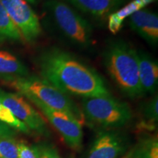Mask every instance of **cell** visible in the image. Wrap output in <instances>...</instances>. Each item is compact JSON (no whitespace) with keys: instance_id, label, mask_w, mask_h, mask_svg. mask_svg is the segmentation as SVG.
<instances>
[{"instance_id":"obj_17","label":"cell","mask_w":158,"mask_h":158,"mask_svg":"<svg viewBox=\"0 0 158 158\" xmlns=\"http://www.w3.org/2000/svg\"><path fill=\"white\" fill-rule=\"evenodd\" d=\"M142 121L140 123V128L143 130H153L158 120V98L156 95L151 100L145 102L141 111Z\"/></svg>"},{"instance_id":"obj_2","label":"cell","mask_w":158,"mask_h":158,"mask_svg":"<svg viewBox=\"0 0 158 158\" xmlns=\"http://www.w3.org/2000/svg\"><path fill=\"white\" fill-rule=\"evenodd\" d=\"M108 75L122 92L130 98L143 95L139 81L138 51L122 40L112 43L104 54Z\"/></svg>"},{"instance_id":"obj_8","label":"cell","mask_w":158,"mask_h":158,"mask_svg":"<svg viewBox=\"0 0 158 158\" xmlns=\"http://www.w3.org/2000/svg\"><path fill=\"white\" fill-rule=\"evenodd\" d=\"M0 102L8 108L30 131L44 137H50L51 132L45 119L24 97L19 93L6 92L0 88Z\"/></svg>"},{"instance_id":"obj_21","label":"cell","mask_w":158,"mask_h":158,"mask_svg":"<svg viewBox=\"0 0 158 158\" xmlns=\"http://www.w3.org/2000/svg\"><path fill=\"white\" fill-rule=\"evenodd\" d=\"M19 158H37L32 147H29L23 142L18 143Z\"/></svg>"},{"instance_id":"obj_7","label":"cell","mask_w":158,"mask_h":158,"mask_svg":"<svg viewBox=\"0 0 158 158\" xmlns=\"http://www.w3.org/2000/svg\"><path fill=\"white\" fill-rule=\"evenodd\" d=\"M10 19L26 43H35L42 35L38 16L25 0H0Z\"/></svg>"},{"instance_id":"obj_16","label":"cell","mask_w":158,"mask_h":158,"mask_svg":"<svg viewBox=\"0 0 158 158\" xmlns=\"http://www.w3.org/2000/svg\"><path fill=\"white\" fill-rule=\"evenodd\" d=\"M129 158H158L157 135L142 138L133 151L127 155Z\"/></svg>"},{"instance_id":"obj_4","label":"cell","mask_w":158,"mask_h":158,"mask_svg":"<svg viewBox=\"0 0 158 158\" xmlns=\"http://www.w3.org/2000/svg\"><path fill=\"white\" fill-rule=\"evenodd\" d=\"M2 83L26 99H36L48 107L70 114L81 124L85 121L81 109L73 100L41 77L29 75Z\"/></svg>"},{"instance_id":"obj_24","label":"cell","mask_w":158,"mask_h":158,"mask_svg":"<svg viewBox=\"0 0 158 158\" xmlns=\"http://www.w3.org/2000/svg\"><path fill=\"white\" fill-rule=\"evenodd\" d=\"M70 158H76V157H75L73 155H71V156H70Z\"/></svg>"},{"instance_id":"obj_12","label":"cell","mask_w":158,"mask_h":158,"mask_svg":"<svg viewBox=\"0 0 158 158\" xmlns=\"http://www.w3.org/2000/svg\"><path fill=\"white\" fill-rule=\"evenodd\" d=\"M138 73L142 92L153 94L158 84V64L157 60L142 51H138Z\"/></svg>"},{"instance_id":"obj_23","label":"cell","mask_w":158,"mask_h":158,"mask_svg":"<svg viewBox=\"0 0 158 158\" xmlns=\"http://www.w3.org/2000/svg\"><path fill=\"white\" fill-rule=\"evenodd\" d=\"M27 3H30V4H33V5H35L37 2H39L40 0H25Z\"/></svg>"},{"instance_id":"obj_5","label":"cell","mask_w":158,"mask_h":158,"mask_svg":"<svg viewBox=\"0 0 158 158\" xmlns=\"http://www.w3.org/2000/svg\"><path fill=\"white\" fill-rule=\"evenodd\" d=\"M81 111L84 119L103 129L122 127L131 120L133 114L127 102L111 95L83 98Z\"/></svg>"},{"instance_id":"obj_1","label":"cell","mask_w":158,"mask_h":158,"mask_svg":"<svg viewBox=\"0 0 158 158\" xmlns=\"http://www.w3.org/2000/svg\"><path fill=\"white\" fill-rule=\"evenodd\" d=\"M37 64L41 78L68 95L90 98L110 94L97 71L62 49H45L39 55Z\"/></svg>"},{"instance_id":"obj_20","label":"cell","mask_w":158,"mask_h":158,"mask_svg":"<svg viewBox=\"0 0 158 158\" xmlns=\"http://www.w3.org/2000/svg\"><path fill=\"white\" fill-rule=\"evenodd\" d=\"M37 158H62L58 149L52 143L43 142L31 146Z\"/></svg>"},{"instance_id":"obj_19","label":"cell","mask_w":158,"mask_h":158,"mask_svg":"<svg viewBox=\"0 0 158 158\" xmlns=\"http://www.w3.org/2000/svg\"><path fill=\"white\" fill-rule=\"evenodd\" d=\"M0 158H19L18 142L13 138H0Z\"/></svg>"},{"instance_id":"obj_6","label":"cell","mask_w":158,"mask_h":158,"mask_svg":"<svg viewBox=\"0 0 158 158\" xmlns=\"http://www.w3.org/2000/svg\"><path fill=\"white\" fill-rule=\"evenodd\" d=\"M27 100L40 110L70 149L77 152L82 149L83 124L70 114L48 107L36 99L28 98Z\"/></svg>"},{"instance_id":"obj_15","label":"cell","mask_w":158,"mask_h":158,"mask_svg":"<svg viewBox=\"0 0 158 158\" xmlns=\"http://www.w3.org/2000/svg\"><path fill=\"white\" fill-rule=\"evenodd\" d=\"M22 37L0 2V45L5 43H19Z\"/></svg>"},{"instance_id":"obj_18","label":"cell","mask_w":158,"mask_h":158,"mask_svg":"<svg viewBox=\"0 0 158 158\" xmlns=\"http://www.w3.org/2000/svg\"><path fill=\"white\" fill-rule=\"evenodd\" d=\"M0 122L7 124L17 132H21L24 134H29L31 133L29 128L22 122L18 119L9 110V108L6 107L1 102H0Z\"/></svg>"},{"instance_id":"obj_25","label":"cell","mask_w":158,"mask_h":158,"mask_svg":"<svg viewBox=\"0 0 158 158\" xmlns=\"http://www.w3.org/2000/svg\"><path fill=\"white\" fill-rule=\"evenodd\" d=\"M125 158H129V157H127V156H126V157H125Z\"/></svg>"},{"instance_id":"obj_14","label":"cell","mask_w":158,"mask_h":158,"mask_svg":"<svg viewBox=\"0 0 158 158\" xmlns=\"http://www.w3.org/2000/svg\"><path fill=\"white\" fill-rule=\"evenodd\" d=\"M157 0H133L127 5L122 6L118 10L111 13L108 17V27L112 34L116 35L122 29L123 23L127 18L133 13L144 9L146 6L155 2Z\"/></svg>"},{"instance_id":"obj_13","label":"cell","mask_w":158,"mask_h":158,"mask_svg":"<svg viewBox=\"0 0 158 158\" xmlns=\"http://www.w3.org/2000/svg\"><path fill=\"white\" fill-rule=\"evenodd\" d=\"M27 66L19 58L7 51L0 50V80L2 81L29 76Z\"/></svg>"},{"instance_id":"obj_10","label":"cell","mask_w":158,"mask_h":158,"mask_svg":"<svg viewBox=\"0 0 158 158\" xmlns=\"http://www.w3.org/2000/svg\"><path fill=\"white\" fill-rule=\"evenodd\" d=\"M131 29L149 44L158 43V16L157 13L147 9H142L129 17Z\"/></svg>"},{"instance_id":"obj_11","label":"cell","mask_w":158,"mask_h":158,"mask_svg":"<svg viewBox=\"0 0 158 158\" xmlns=\"http://www.w3.org/2000/svg\"><path fill=\"white\" fill-rule=\"evenodd\" d=\"M83 13L104 20L126 5L128 0H64Z\"/></svg>"},{"instance_id":"obj_22","label":"cell","mask_w":158,"mask_h":158,"mask_svg":"<svg viewBox=\"0 0 158 158\" xmlns=\"http://www.w3.org/2000/svg\"><path fill=\"white\" fill-rule=\"evenodd\" d=\"M16 135V130L0 122V138H14Z\"/></svg>"},{"instance_id":"obj_9","label":"cell","mask_w":158,"mask_h":158,"mask_svg":"<svg viewBox=\"0 0 158 158\" xmlns=\"http://www.w3.org/2000/svg\"><path fill=\"white\" fill-rule=\"evenodd\" d=\"M127 148L128 140L125 135L115 130H103L92 142L87 158H118Z\"/></svg>"},{"instance_id":"obj_3","label":"cell","mask_w":158,"mask_h":158,"mask_svg":"<svg viewBox=\"0 0 158 158\" xmlns=\"http://www.w3.org/2000/svg\"><path fill=\"white\" fill-rule=\"evenodd\" d=\"M48 25L62 39L79 48H89L93 43V29L89 21L68 4L48 0L43 5Z\"/></svg>"}]
</instances>
